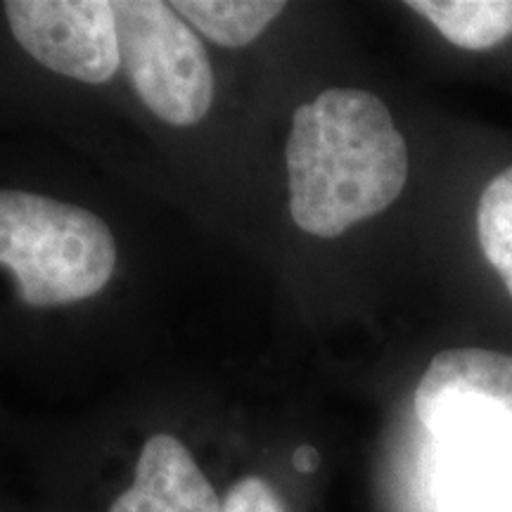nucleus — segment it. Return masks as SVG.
Returning <instances> with one entry per match:
<instances>
[{"instance_id": "1", "label": "nucleus", "mask_w": 512, "mask_h": 512, "mask_svg": "<svg viewBox=\"0 0 512 512\" xmlns=\"http://www.w3.org/2000/svg\"><path fill=\"white\" fill-rule=\"evenodd\" d=\"M287 174L294 223L316 238H337L401 195L408 147L380 98L330 88L294 112Z\"/></svg>"}, {"instance_id": "2", "label": "nucleus", "mask_w": 512, "mask_h": 512, "mask_svg": "<svg viewBox=\"0 0 512 512\" xmlns=\"http://www.w3.org/2000/svg\"><path fill=\"white\" fill-rule=\"evenodd\" d=\"M0 266L29 306L93 297L117 266L112 230L100 216L22 190H0Z\"/></svg>"}, {"instance_id": "3", "label": "nucleus", "mask_w": 512, "mask_h": 512, "mask_svg": "<svg viewBox=\"0 0 512 512\" xmlns=\"http://www.w3.org/2000/svg\"><path fill=\"white\" fill-rule=\"evenodd\" d=\"M119 60L131 86L155 117L192 126L214 100V72L204 50L174 5L159 0H117Z\"/></svg>"}, {"instance_id": "4", "label": "nucleus", "mask_w": 512, "mask_h": 512, "mask_svg": "<svg viewBox=\"0 0 512 512\" xmlns=\"http://www.w3.org/2000/svg\"><path fill=\"white\" fill-rule=\"evenodd\" d=\"M415 415L432 444L463 448L512 470V356L441 351L415 389Z\"/></svg>"}, {"instance_id": "5", "label": "nucleus", "mask_w": 512, "mask_h": 512, "mask_svg": "<svg viewBox=\"0 0 512 512\" xmlns=\"http://www.w3.org/2000/svg\"><path fill=\"white\" fill-rule=\"evenodd\" d=\"M3 8L12 36L43 67L83 83L110 81L121 67L112 3L10 0Z\"/></svg>"}, {"instance_id": "6", "label": "nucleus", "mask_w": 512, "mask_h": 512, "mask_svg": "<svg viewBox=\"0 0 512 512\" xmlns=\"http://www.w3.org/2000/svg\"><path fill=\"white\" fill-rule=\"evenodd\" d=\"M432 496L439 512H510L512 470L463 448L432 444Z\"/></svg>"}, {"instance_id": "7", "label": "nucleus", "mask_w": 512, "mask_h": 512, "mask_svg": "<svg viewBox=\"0 0 512 512\" xmlns=\"http://www.w3.org/2000/svg\"><path fill=\"white\" fill-rule=\"evenodd\" d=\"M408 8L463 50H489L512 36V0H413Z\"/></svg>"}, {"instance_id": "8", "label": "nucleus", "mask_w": 512, "mask_h": 512, "mask_svg": "<svg viewBox=\"0 0 512 512\" xmlns=\"http://www.w3.org/2000/svg\"><path fill=\"white\" fill-rule=\"evenodd\" d=\"M174 10L204 36L226 48H242L264 34L285 3L264 0H178Z\"/></svg>"}, {"instance_id": "9", "label": "nucleus", "mask_w": 512, "mask_h": 512, "mask_svg": "<svg viewBox=\"0 0 512 512\" xmlns=\"http://www.w3.org/2000/svg\"><path fill=\"white\" fill-rule=\"evenodd\" d=\"M479 245L512 294V166L486 185L477 207Z\"/></svg>"}, {"instance_id": "10", "label": "nucleus", "mask_w": 512, "mask_h": 512, "mask_svg": "<svg viewBox=\"0 0 512 512\" xmlns=\"http://www.w3.org/2000/svg\"><path fill=\"white\" fill-rule=\"evenodd\" d=\"M320 465L318 451L309 444L297 446V451L292 453V467L299 472V475H313Z\"/></svg>"}, {"instance_id": "11", "label": "nucleus", "mask_w": 512, "mask_h": 512, "mask_svg": "<svg viewBox=\"0 0 512 512\" xmlns=\"http://www.w3.org/2000/svg\"><path fill=\"white\" fill-rule=\"evenodd\" d=\"M510 512H512V510H510Z\"/></svg>"}]
</instances>
